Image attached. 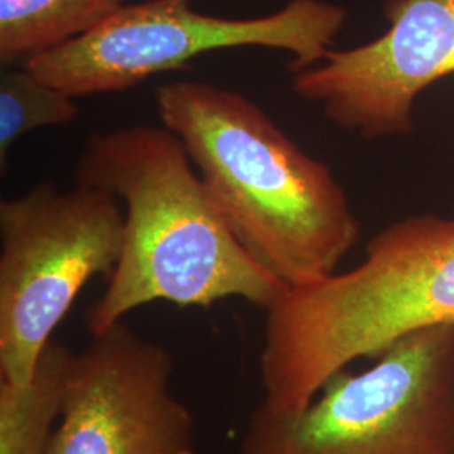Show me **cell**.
<instances>
[{
	"mask_svg": "<svg viewBox=\"0 0 454 454\" xmlns=\"http://www.w3.org/2000/svg\"><path fill=\"white\" fill-rule=\"evenodd\" d=\"M155 106L234 236L264 268L290 288L335 273L357 243L360 223L328 165L253 99L223 86L165 82Z\"/></svg>",
	"mask_w": 454,
	"mask_h": 454,
	"instance_id": "obj_2",
	"label": "cell"
},
{
	"mask_svg": "<svg viewBox=\"0 0 454 454\" xmlns=\"http://www.w3.org/2000/svg\"><path fill=\"white\" fill-rule=\"evenodd\" d=\"M125 211L114 194L41 182L0 202V372L27 382L84 285L112 275Z\"/></svg>",
	"mask_w": 454,
	"mask_h": 454,
	"instance_id": "obj_6",
	"label": "cell"
},
{
	"mask_svg": "<svg viewBox=\"0 0 454 454\" xmlns=\"http://www.w3.org/2000/svg\"><path fill=\"white\" fill-rule=\"evenodd\" d=\"M74 352L49 341L27 382H0V454H48L63 414Z\"/></svg>",
	"mask_w": 454,
	"mask_h": 454,
	"instance_id": "obj_9",
	"label": "cell"
},
{
	"mask_svg": "<svg viewBox=\"0 0 454 454\" xmlns=\"http://www.w3.org/2000/svg\"><path fill=\"white\" fill-rule=\"evenodd\" d=\"M127 0H0V63H29L93 31Z\"/></svg>",
	"mask_w": 454,
	"mask_h": 454,
	"instance_id": "obj_10",
	"label": "cell"
},
{
	"mask_svg": "<svg viewBox=\"0 0 454 454\" xmlns=\"http://www.w3.org/2000/svg\"><path fill=\"white\" fill-rule=\"evenodd\" d=\"M76 182L123 204L120 260L86 313L91 335L153 301L209 309L241 298L275 305L290 286L234 236L185 146L163 125H130L86 140Z\"/></svg>",
	"mask_w": 454,
	"mask_h": 454,
	"instance_id": "obj_1",
	"label": "cell"
},
{
	"mask_svg": "<svg viewBox=\"0 0 454 454\" xmlns=\"http://www.w3.org/2000/svg\"><path fill=\"white\" fill-rule=\"evenodd\" d=\"M78 98L43 80L26 65L7 66L0 74V168L9 167L17 142L34 130L65 127L80 116Z\"/></svg>",
	"mask_w": 454,
	"mask_h": 454,
	"instance_id": "obj_11",
	"label": "cell"
},
{
	"mask_svg": "<svg viewBox=\"0 0 454 454\" xmlns=\"http://www.w3.org/2000/svg\"><path fill=\"white\" fill-rule=\"evenodd\" d=\"M174 358L118 322L74 356L48 454H197L191 409L174 390Z\"/></svg>",
	"mask_w": 454,
	"mask_h": 454,
	"instance_id": "obj_7",
	"label": "cell"
},
{
	"mask_svg": "<svg viewBox=\"0 0 454 454\" xmlns=\"http://www.w3.org/2000/svg\"><path fill=\"white\" fill-rule=\"evenodd\" d=\"M384 12L389 29L377 39L293 71L294 95L365 140L414 131L418 97L454 74V0H387Z\"/></svg>",
	"mask_w": 454,
	"mask_h": 454,
	"instance_id": "obj_8",
	"label": "cell"
},
{
	"mask_svg": "<svg viewBox=\"0 0 454 454\" xmlns=\"http://www.w3.org/2000/svg\"><path fill=\"white\" fill-rule=\"evenodd\" d=\"M333 375L290 418L254 411L236 454H454V324Z\"/></svg>",
	"mask_w": 454,
	"mask_h": 454,
	"instance_id": "obj_4",
	"label": "cell"
},
{
	"mask_svg": "<svg viewBox=\"0 0 454 454\" xmlns=\"http://www.w3.org/2000/svg\"><path fill=\"white\" fill-rule=\"evenodd\" d=\"M345 22V7L328 0H292L273 14L244 19L202 14L191 0H144L26 66L74 98L127 91L223 49H279L298 71L324 59Z\"/></svg>",
	"mask_w": 454,
	"mask_h": 454,
	"instance_id": "obj_5",
	"label": "cell"
},
{
	"mask_svg": "<svg viewBox=\"0 0 454 454\" xmlns=\"http://www.w3.org/2000/svg\"><path fill=\"white\" fill-rule=\"evenodd\" d=\"M266 313L256 411L290 418L354 360L454 324V217L392 223L367 243L358 266L288 288Z\"/></svg>",
	"mask_w": 454,
	"mask_h": 454,
	"instance_id": "obj_3",
	"label": "cell"
}]
</instances>
